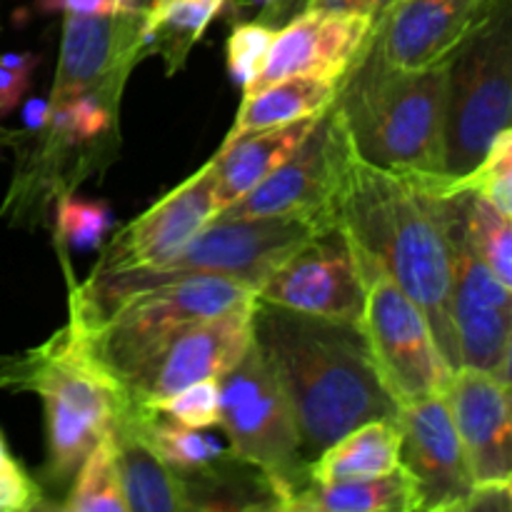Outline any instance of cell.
<instances>
[{
    "label": "cell",
    "mask_w": 512,
    "mask_h": 512,
    "mask_svg": "<svg viewBox=\"0 0 512 512\" xmlns=\"http://www.w3.org/2000/svg\"><path fill=\"white\" fill-rule=\"evenodd\" d=\"M213 158L188 180L165 193L133 223L125 225L100 253L90 275L115 273L140 265H160L178 255L190 238L215 218Z\"/></svg>",
    "instance_id": "obj_17"
},
{
    "label": "cell",
    "mask_w": 512,
    "mask_h": 512,
    "mask_svg": "<svg viewBox=\"0 0 512 512\" xmlns=\"http://www.w3.org/2000/svg\"><path fill=\"white\" fill-rule=\"evenodd\" d=\"M293 512H415V493L403 468L390 475L340 483H313L290 495Z\"/></svg>",
    "instance_id": "obj_24"
},
{
    "label": "cell",
    "mask_w": 512,
    "mask_h": 512,
    "mask_svg": "<svg viewBox=\"0 0 512 512\" xmlns=\"http://www.w3.org/2000/svg\"><path fill=\"white\" fill-rule=\"evenodd\" d=\"M228 0H153L145 13V55H160L165 73L173 78L188 63V55L210 20Z\"/></svg>",
    "instance_id": "obj_25"
},
{
    "label": "cell",
    "mask_w": 512,
    "mask_h": 512,
    "mask_svg": "<svg viewBox=\"0 0 512 512\" xmlns=\"http://www.w3.org/2000/svg\"><path fill=\"white\" fill-rule=\"evenodd\" d=\"M353 250L365 295L360 330L390 398L405 405L425 395L445 393L455 370L440 353L423 310L365 250L355 243Z\"/></svg>",
    "instance_id": "obj_8"
},
{
    "label": "cell",
    "mask_w": 512,
    "mask_h": 512,
    "mask_svg": "<svg viewBox=\"0 0 512 512\" xmlns=\"http://www.w3.org/2000/svg\"><path fill=\"white\" fill-rule=\"evenodd\" d=\"M120 490L128 512H183L188 510L185 483L153 450L138 423V408L128 410L110 430Z\"/></svg>",
    "instance_id": "obj_21"
},
{
    "label": "cell",
    "mask_w": 512,
    "mask_h": 512,
    "mask_svg": "<svg viewBox=\"0 0 512 512\" xmlns=\"http://www.w3.org/2000/svg\"><path fill=\"white\" fill-rule=\"evenodd\" d=\"M143 408L160 413L168 420H175L185 428L208 430L218 425L220 420V383L218 378L198 380V383L188 385V388L178 390L168 398L145 403Z\"/></svg>",
    "instance_id": "obj_30"
},
{
    "label": "cell",
    "mask_w": 512,
    "mask_h": 512,
    "mask_svg": "<svg viewBox=\"0 0 512 512\" xmlns=\"http://www.w3.org/2000/svg\"><path fill=\"white\" fill-rule=\"evenodd\" d=\"M273 25H265L260 20H248V23H238L230 33L228 55H225V63H228L230 80L238 85L240 90L248 88L255 78H258L260 68L265 63V55H268L270 43L275 38Z\"/></svg>",
    "instance_id": "obj_31"
},
{
    "label": "cell",
    "mask_w": 512,
    "mask_h": 512,
    "mask_svg": "<svg viewBox=\"0 0 512 512\" xmlns=\"http://www.w3.org/2000/svg\"><path fill=\"white\" fill-rule=\"evenodd\" d=\"M253 340L288 398L308 463L358 425L398 415L358 325L255 300Z\"/></svg>",
    "instance_id": "obj_2"
},
{
    "label": "cell",
    "mask_w": 512,
    "mask_h": 512,
    "mask_svg": "<svg viewBox=\"0 0 512 512\" xmlns=\"http://www.w3.org/2000/svg\"><path fill=\"white\" fill-rule=\"evenodd\" d=\"M43 13L63 15H113L120 13L118 0H38Z\"/></svg>",
    "instance_id": "obj_35"
},
{
    "label": "cell",
    "mask_w": 512,
    "mask_h": 512,
    "mask_svg": "<svg viewBox=\"0 0 512 512\" xmlns=\"http://www.w3.org/2000/svg\"><path fill=\"white\" fill-rule=\"evenodd\" d=\"M115 215L108 203L100 200H83L75 195L58 198L55 208V238L63 248L88 250L98 248L108 230L113 228Z\"/></svg>",
    "instance_id": "obj_29"
},
{
    "label": "cell",
    "mask_w": 512,
    "mask_h": 512,
    "mask_svg": "<svg viewBox=\"0 0 512 512\" xmlns=\"http://www.w3.org/2000/svg\"><path fill=\"white\" fill-rule=\"evenodd\" d=\"M398 0H308V8L320 10H335V13H355L368 15L378 23L385 13H388ZM305 8V10H308Z\"/></svg>",
    "instance_id": "obj_34"
},
{
    "label": "cell",
    "mask_w": 512,
    "mask_h": 512,
    "mask_svg": "<svg viewBox=\"0 0 512 512\" xmlns=\"http://www.w3.org/2000/svg\"><path fill=\"white\" fill-rule=\"evenodd\" d=\"M38 60L40 58L35 53H3L0 55V65H5V68H15V70H30V73L35 70Z\"/></svg>",
    "instance_id": "obj_38"
},
{
    "label": "cell",
    "mask_w": 512,
    "mask_h": 512,
    "mask_svg": "<svg viewBox=\"0 0 512 512\" xmlns=\"http://www.w3.org/2000/svg\"><path fill=\"white\" fill-rule=\"evenodd\" d=\"M255 303V290L240 280L195 275L130 295L98 325L80 330L90 353L113 373L160 335Z\"/></svg>",
    "instance_id": "obj_10"
},
{
    "label": "cell",
    "mask_w": 512,
    "mask_h": 512,
    "mask_svg": "<svg viewBox=\"0 0 512 512\" xmlns=\"http://www.w3.org/2000/svg\"><path fill=\"white\" fill-rule=\"evenodd\" d=\"M375 20L368 15L335 13V10L308 8L275 30L265 63L258 78L243 90L258 93L278 80L295 75L340 80L358 63L373 35Z\"/></svg>",
    "instance_id": "obj_16"
},
{
    "label": "cell",
    "mask_w": 512,
    "mask_h": 512,
    "mask_svg": "<svg viewBox=\"0 0 512 512\" xmlns=\"http://www.w3.org/2000/svg\"><path fill=\"white\" fill-rule=\"evenodd\" d=\"M60 508L68 512H128L120 490L110 433L85 455L70 480L68 498Z\"/></svg>",
    "instance_id": "obj_28"
},
{
    "label": "cell",
    "mask_w": 512,
    "mask_h": 512,
    "mask_svg": "<svg viewBox=\"0 0 512 512\" xmlns=\"http://www.w3.org/2000/svg\"><path fill=\"white\" fill-rule=\"evenodd\" d=\"M30 78H33L30 70H15L0 65V118H5V115L18 108L20 100L28 93Z\"/></svg>",
    "instance_id": "obj_33"
},
{
    "label": "cell",
    "mask_w": 512,
    "mask_h": 512,
    "mask_svg": "<svg viewBox=\"0 0 512 512\" xmlns=\"http://www.w3.org/2000/svg\"><path fill=\"white\" fill-rule=\"evenodd\" d=\"M255 300L360 328L365 295L358 258L345 230L330 225L305 240L260 285Z\"/></svg>",
    "instance_id": "obj_12"
},
{
    "label": "cell",
    "mask_w": 512,
    "mask_h": 512,
    "mask_svg": "<svg viewBox=\"0 0 512 512\" xmlns=\"http://www.w3.org/2000/svg\"><path fill=\"white\" fill-rule=\"evenodd\" d=\"M320 115H308V118L293 120V123L275 125V128L255 130V133L225 140L223 148L213 158L215 215L228 210L235 200L250 193L260 180L268 178L280 163H285L295 153V148L308 138Z\"/></svg>",
    "instance_id": "obj_20"
},
{
    "label": "cell",
    "mask_w": 512,
    "mask_h": 512,
    "mask_svg": "<svg viewBox=\"0 0 512 512\" xmlns=\"http://www.w3.org/2000/svg\"><path fill=\"white\" fill-rule=\"evenodd\" d=\"M340 90V80L313 78V75H295V78L278 80L258 93L243 95L238 118L230 128L228 138H240L255 130L275 128V125L293 123V120L320 115L335 103Z\"/></svg>",
    "instance_id": "obj_23"
},
{
    "label": "cell",
    "mask_w": 512,
    "mask_h": 512,
    "mask_svg": "<svg viewBox=\"0 0 512 512\" xmlns=\"http://www.w3.org/2000/svg\"><path fill=\"white\" fill-rule=\"evenodd\" d=\"M448 63L400 70L373 43L348 70L333 108L353 153L398 175H443Z\"/></svg>",
    "instance_id": "obj_3"
},
{
    "label": "cell",
    "mask_w": 512,
    "mask_h": 512,
    "mask_svg": "<svg viewBox=\"0 0 512 512\" xmlns=\"http://www.w3.org/2000/svg\"><path fill=\"white\" fill-rule=\"evenodd\" d=\"M43 490L20 465L0 473V512L43 508Z\"/></svg>",
    "instance_id": "obj_32"
},
{
    "label": "cell",
    "mask_w": 512,
    "mask_h": 512,
    "mask_svg": "<svg viewBox=\"0 0 512 512\" xmlns=\"http://www.w3.org/2000/svg\"><path fill=\"white\" fill-rule=\"evenodd\" d=\"M308 8V0H273L268 8L260 10V15L255 20L265 25H273V28H280V25L288 23L290 18H295L298 13Z\"/></svg>",
    "instance_id": "obj_36"
},
{
    "label": "cell",
    "mask_w": 512,
    "mask_h": 512,
    "mask_svg": "<svg viewBox=\"0 0 512 512\" xmlns=\"http://www.w3.org/2000/svg\"><path fill=\"white\" fill-rule=\"evenodd\" d=\"M135 408H138L140 430L148 443L178 475H193L230 458L220 440L213 435L198 428H185V425L163 418L143 405H135Z\"/></svg>",
    "instance_id": "obj_27"
},
{
    "label": "cell",
    "mask_w": 512,
    "mask_h": 512,
    "mask_svg": "<svg viewBox=\"0 0 512 512\" xmlns=\"http://www.w3.org/2000/svg\"><path fill=\"white\" fill-rule=\"evenodd\" d=\"M348 158V135L330 105L315 120L313 130L295 148V153L220 215L228 218L288 215V218L310 220L320 228L338 225L335 208H338V193Z\"/></svg>",
    "instance_id": "obj_11"
},
{
    "label": "cell",
    "mask_w": 512,
    "mask_h": 512,
    "mask_svg": "<svg viewBox=\"0 0 512 512\" xmlns=\"http://www.w3.org/2000/svg\"><path fill=\"white\" fill-rule=\"evenodd\" d=\"M15 460L10 458V453H8V448H5V443H3V435H0V473H3V470H10V468H15Z\"/></svg>",
    "instance_id": "obj_40"
},
{
    "label": "cell",
    "mask_w": 512,
    "mask_h": 512,
    "mask_svg": "<svg viewBox=\"0 0 512 512\" xmlns=\"http://www.w3.org/2000/svg\"><path fill=\"white\" fill-rule=\"evenodd\" d=\"M398 420H370L358 425L308 463L313 483L380 478L400 470Z\"/></svg>",
    "instance_id": "obj_22"
},
{
    "label": "cell",
    "mask_w": 512,
    "mask_h": 512,
    "mask_svg": "<svg viewBox=\"0 0 512 512\" xmlns=\"http://www.w3.org/2000/svg\"><path fill=\"white\" fill-rule=\"evenodd\" d=\"M50 120V100L30 98L23 108V128L25 133H38Z\"/></svg>",
    "instance_id": "obj_37"
},
{
    "label": "cell",
    "mask_w": 512,
    "mask_h": 512,
    "mask_svg": "<svg viewBox=\"0 0 512 512\" xmlns=\"http://www.w3.org/2000/svg\"><path fill=\"white\" fill-rule=\"evenodd\" d=\"M218 383V425L228 435L230 455L268 480L283 510L290 495L310 483L308 460L300 453L288 398L255 340Z\"/></svg>",
    "instance_id": "obj_7"
},
{
    "label": "cell",
    "mask_w": 512,
    "mask_h": 512,
    "mask_svg": "<svg viewBox=\"0 0 512 512\" xmlns=\"http://www.w3.org/2000/svg\"><path fill=\"white\" fill-rule=\"evenodd\" d=\"M250 3L260 5V10H263V8H268V5H270V3H273V0H250Z\"/></svg>",
    "instance_id": "obj_42"
},
{
    "label": "cell",
    "mask_w": 512,
    "mask_h": 512,
    "mask_svg": "<svg viewBox=\"0 0 512 512\" xmlns=\"http://www.w3.org/2000/svg\"><path fill=\"white\" fill-rule=\"evenodd\" d=\"M453 325L460 368L485 370L503 383H510L512 288L495 278L458 240H455Z\"/></svg>",
    "instance_id": "obj_18"
},
{
    "label": "cell",
    "mask_w": 512,
    "mask_h": 512,
    "mask_svg": "<svg viewBox=\"0 0 512 512\" xmlns=\"http://www.w3.org/2000/svg\"><path fill=\"white\" fill-rule=\"evenodd\" d=\"M0 388L43 400L48 460L45 480H73L85 455L133 408L115 375L90 353L73 323L23 353L0 355Z\"/></svg>",
    "instance_id": "obj_4"
},
{
    "label": "cell",
    "mask_w": 512,
    "mask_h": 512,
    "mask_svg": "<svg viewBox=\"0 0 512 512\" xmlns=\"http://www.w3.org/2000/svg\"><path fill=\"white\" fill-rule=\"evenodd\" d=\"M448 198L453 205V238L512 288V223L508 215L475 193H455Z\"/></svg>",
    "instance_id": "obj_26"
},
{
    "label": "cell",
    "mask_w": 512,
    "mask_h": 512,
    "mask_svg": "<svg viewBox=\"0 0 512 512\" xmlns=\"http://www.w3.org/2000/svg\"><path fill=\"white\" fill-rule=\"evenodd\" d=\"M400 465L415 493V512H453L468 508L475 493L458 430L445 395H425L398 405Z\"/></svg>",
    "instance_id": "obj_13"
},
{
    "label": "cell",
    "mask_w": 512,
    "mask_h": 512,
    "mask_svg": "<svg viewBox=\"0 0 512 512\" xmlns=\"http://www.w3.org/2000/svg\"><path fill=\"white\" fill-rule=\"evenodd\" d=\"M145 15H65L50 103L83 93L120 98L128 75L145 58Z\"/></svg>",
    "instance_id": "obj_14"
},
{
    "label": "cell",
    "mask_w": 512,
    "mask_h": 512,
    "mask_svg": "<svg viewBox=\"0 0 512 512\" xmlns=\"http://www.w3.org/2000/svg\"><path fill=\"white\" fill-rule=\"evenodd\" d=\"M153 5V0H118L120 13H133V15H145Z\"/></svg>",
    "instance_id": "obj_39"
},
{
    "label": "cell",
    "mask_w": 512,
    "mask_h": 512,
    "mask_svg": "<svg viewBox=\"0 0 512 512\" xmlns=\"http://www.w3.org/2000/svg\"><path fill=\"white\" fill-rule=\"evenodd\" d=\"M505 0H398L375 23L370 43L388 65L425 70L450 63Z\"/></svg>",
    "instance_id": "obj_15"
},
{
    "label": "cell",
    "mask_w": 512,
    "mask_h": 512,
    "mask_svg": "<svg viewBox=\"0 0 512 512\" xmlns=\"http://www.w3.org/2000/svg\"><path fill=\"white\" fill-rule=\"evenodd\" d=\"M320 230L325 228L288 215L278 218L218 215L165 263L88 275L83 283L70 290L68 320L80 330H90L130 295L195 275L240 280L258 293L260 285Z\"/></svg>",
    "instance_id": "obj_5"
},
{
    "label": "cell",
    "mask_w": 512,
    "mask_h": 512,
    "mask_svg": "<svg viewBox=\"0 0 512 512\" xmlns=\"http://www.w3.org/2000/svg\"><path fill=\"white\" fill-rule=\"evenodd\" d=\"M255 303L180 325L113 370L135 405L168 398L198 380L228 373L253 343Z\"/></svg>",
    "instance_id": "obj_9"
},
{
    "label": "cell",
    "mask_w": 512,
    "mask_h": 512,
    "mask_svg": "<svg viewBox=\"0 0 512 512\" xmlns=\"http://www.w3.org/2000/svg\"><path fill=\"white\" fill-rule=\"evenodd\" d=\"M335 220L423 310L440 353L460 368L453 325V205L425 178L365 163L350 148Z\"/></svg>",
    "instance_id": "obj_1"
},
{
    "label": "cell",
    "mask_w": 512,
    "mask_h": 512,
    "mask_svg": "<svg viewBox=\"0 0 512 512\" xmlns=\"http://www.w3.org/2000/svg\"><path fill=\"white\" fill-rule=\"evenodd\" d=\"M13 140H15V133H10V130L3 128V123H0V150L13 145Z\"/></svg>",
    "instance_id": "obj_41"
},
{
    "label": "cell",
    "mask_w": 512,
    "mask_h": 512,
    "mask_svg": "<svg viewBox=\"0 0 512 512\" xmlns=\"http://www.w3.org/2000/svg\"><path fill=\"white\" fill-rule=\"evenodd\" d=\"M512 118L510 0L465 40L445 80V178L468 175Z\"/></svg>",
    "instance_id": "obj_6"
},
{
    "label": "cell",
    "mask_w": 512,
    "mask_h": 512,
    "mask_svg": "<svg viewBox=\"0 0 512 512\" xmlns=\"http://www.w3.org/2000/svg\"><path fill=\"white\" fill-rule=\"evenodd\" d=\"M443 395L475 488H512L510 383L458 368Z\"/></svg>",
    "instance_id": "obj_19"
}]
</instances>
